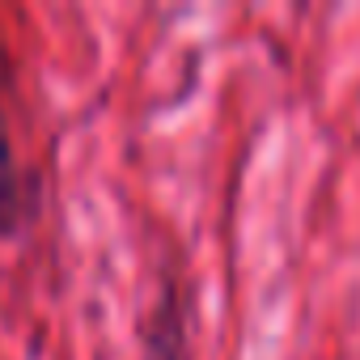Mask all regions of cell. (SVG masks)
Segmentation results:
<instances>
[{
    "label": "cell",
    "mask_w": 360,
    "mask_h": 360,
    "mask_svg": "<svg viewBox=\"0 0 360 360\" xmlns=\"http://www.w3.org/2000/svg\"><path fill=\"white\" fill-rule=\"evenodd\" d=\"M144 360H187V301L169 276L153 314L144 318Z\"/></svg>",
    "instance_id": "2"
},
{
    "label": "cell",
    "mask_w": 360,
    "mask_h": 360,
    "mask_svg": "<svg viewBox=\"0 0 360 360\" xmlns=\"http://www.w3.org/2000/svg\"><path fill=\"white\" fill-rule=\"evenodd\" d=\"M39 217V191L34 178L22 169L18 148H13V131L5 119V102H0V238H22Z\"/></svg>",
    "instance_id": "1"
}]
</instances>
